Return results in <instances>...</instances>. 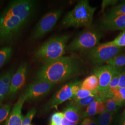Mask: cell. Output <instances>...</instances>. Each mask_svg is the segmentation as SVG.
<instances>
[{"label":"cell","mask_w":125,"mask_h":125,"mask_svg":"<svg viewBox=\"0 0 125 125\" xmlns=\"http://www.w3.org/2000/svg\"><path fill=\"white\" fill-rule=\"evenodd\" d=\"M37 2L33 0H14L0 14V46L15 40L31 21L35 12Z\"/></svg>","instance_id":"1"},{"label":"cell","mask_w":125,"mask_h":125,"mask_svg":"<svg viewBox=\"0 0 125 125\" xmlns=\"http://www.w3.org/2000/svg\"><path fill=\"white\" fill-rule=\"evenodd\" d=\"M82 68V62L78 57L63 56L52 62L44 64L37 72L36 80L55 85L78 75Z\"/></svg>","instance_id":"2"},{"label":"cell","mask_w":125,"mask_h":125,"mask_svg":"<svg viewBox=\"0 0 125 125\" xmlns=\"http://www.w3.org/2000/svg\"><path fill=\"white\" fill-rule=\"evenodd\" d=\"M70 35L54 36L46 41L34 53L37 59L44 64L56 61L64 56Z\"/></svg>","instance_id":"3"},{"label":"cell","mask_w":125,"mask_h":125,"mask_svg":"<svg viewBox=\"0 0 125 125\" xmlns=\"http://www.w3.org/2000/svg\"><path fill=\"white\" fill-rule=\"evenodd\" d=\"M96 9L91 7L88 0H80L66 14L62 19V25L65 27H89Z\"/></svg>","instance_id":"4"},{"label":"cell","mask_w":125,"mask_h":125,"mask_svg":"<svg viewBox=\"0 0 125 125\" xmlns=\"http://www.w3.org/2000/svg\"><path fill=\"white\" fill-rule=\"evenodd\" d=\"M102 35L97 30H89L81 32L68 45L66 50L78 51L91 49L99 45Z\"/></svg>","instance_id":"5"},{"label":"cell","mask_w":125,"mask_h":125,"mask_svg":"<svg viewBox=\"0 0 125 125\" xmlns=\"http://www.w3.org/2000/svg\"><path fill=\"white\" fill-rule=\"evenodd\" d=\"M62 12V9H57L46 13L37 24L31 34V40L40 39L51 31L61 16Z\"/></svg>","instance_id":"6"},{"label":"cell","mask_w":125,"mask_h":125,"mask_svg":"<svg viewBox=\"0 0 125 125\" xmlns=\"http://www.w3.org/2000/svg\"><path fill=\"white\" fill-rule=\"evenodd\" d=\"M121 51V48L106 45L104 43L88 51L87 57L93 64L100 65L118 55Z\"/></svg>","instance_id":"7"},{"label":"cell","mask_w":125,"mask_h":125,"mask_svg":"<svg viewBox=\"0 0 125 125\" xmlns=\"http://www.w3.org/2000/svg\"><path fill=\"white\" fill-rule=\"evenodd\" d=\"M81 82L75 81L64 85L58 91L54 94L48 102L46 107L47 109H57L58 105L68 100H71L80 89Z\"/></svg>","instance_id":"8"},{"label":"cell","mask_w":125,"mask_h":125,"mask_svg":"<svg viewBox=\"0 0 125 125\" xmlns=\"http://www.w3.org/2000/svg\"><path fill=\"white\" fill-rule=\"evenodd\" d=\"M119 68H117L109 65H99L94 69L93 74L98 78V91L100 97L107 91L108 87L113 78L121 73Z\"/></svg>","instance_id":"9"},{"label":"cell","mask_w":125,"mask_h":125,"mask_svg":"<svg viewBox=\"0 0 125 125\" xmlns=\"http://www.w3.org/2000/svg\"><path fill=\"white\" fill-rule=\"evenodd\" d=\"M54 85L47 82L35 80L27 87L22 94L26 101L40 98L49 93Z\"/></svg>","instance_id":"10"},{"label":"cell","mask_w":125,"mask_h":125,"mask_svg":"<svg viewBox=\"0 0 125 125\" xmlns=\"http://www.w3.org/2000/svg\"><path fill=\"white\" fill-rule=\"evenodd\" d=\"M27 64L23 62L12 77L8 94L12 96L21 89L25 83L27 73Z\"/></svg>","instance_id":"11"},{"label":"cell","mask_w":125,"mask_h":125,"mask_svg":"<svg viewBox=\"0 0 125 125\" xmlns=\"http://www.w3.org/2000/svg\"><path fill=\"white\" fill-rule=\"evenodd\" d=\"M26 101V99L22 94L8 116L5 125H22L24 118L22 115V108Z\"/></svg>","instance_id":"12"},{"label":"cell","mask_w":125,"mask_h":125,"mask_svg":"<svg viewBox=\"0 0 125 125\" xmlns=\"http://www.w3.org/2000/svg\"><path fill=\"white\" fill-rule=\"evenodd\" d=\"M101 28L108 31L125 30V15L112 18L103 19L101 22Z\"/></svg>","instance_id":"13"},{"label":"cell","mask_w":125,"mask_h":125,"mask_svg":"<svg viewBox=\"0 0 125 125\" xmlns=\"http://www.w3.org/2000/svg\"><path fill=\"white\" fill-rule=\"evenodd\" d=\"M81 110L79 108L70 103L62 113L64 117L68 120L77 123L82 119Z\"/></svg>","instance_id":"14"},{"label":"cell","mask_w":125,"mask_h":125,"mask_svg":"<svg viewBox=\"0 0 125 125\" xmlns=\"http://www.w3.org/2000/svg\"><path fill=\"white\" fill-rule=\"evenodd\" d=\"M99 86L98 78L94 74H92L86 77L81 83L80 89L88 90L97 89Z\"/></svg>","instance_id":"15"},{"label":"cell","mask_w":125,"mask_h":125,"mask_svg":"<svg viewBox=\"0 0 125 125\" xmlns=\"http://www.w3.org/2000/svg\"><path fill=\"white\" fill-rule=\"evenodd\" d=\"M123 15H125V2L112 7L104 15L103 19L112 18Z\"/></svg>","instance_id":"16"},{"label":"cell","mask_w":125,"mask_h":125,"mask_svg":"<svg viewBox=\"0 0 125 125\" xmlns=\"http://www.w3.org/2000/svg\"><path fill=\"white\" fill-rule=\"evenodd\" d=\"M100 98L99 95L90 96L81 99L76 100H71L70 103L74 105L77 107L79 108L82 110L83 107H88L91 103Z\"/></svg>","instance_id":"17"},{"label":"cell","mask_w":125,"mask_h":125,"mask_svg":"<svg viewBox=\"0 0 125 125\" xmlns=\"http://www.w3.org/2000/svg\"><path fill=\"white\" fill-rule=\"evenodd\" d=\"M13 49L11 46H5L0 49V69L11 58Z\"/></svg>","instance_id":"18"},{"label":"cell","mask_w":125,"mask_h":125,"mask_svg":"<svg viewBox=\"0 0 125 125\" xmlns=\"http://www.w3.org/2000/svg\"><path fill=\"white\" fill-rule=\"evenodd\" d=\"M99 95L97 89L94 90H88L86 89H80L77 92L76 94L71 99V100H76L84 98L90 96Z\"/></svg>","instance_id":"19"},{"label":"cell","mask_w":125,"mask_h":125,"mask_svg":"<svg viewBox=\"0 0 125 125\" xmlns=\"http://www.w3.org/2000/svg\"><path fill=\"white\" fill-rule=\"evenodd\" d=\"M106 63L117 68L124 66L125 65V55H118L109 60Z\"/></svg>","instance_id":"20"},{"label":"cell","mask_w":125,"mask_h":125,"mask_svg":"<svg viewBox=\"0 0 125 125\" xmlns=\"http://www.w3.org/2000/svg\"><path fill=\"white\" fill-rule=\"evenodd\" d=\"M106 45H111L121 48L125 46V30L122 31L114 40L105 43Z\"/></svg>","instance_id":"21"},{"label":"cell","mask_w":125,"mask_h":125,"mask_svg":"<svg viewBox=\"0 0 125 125\" xmlns=\"http://www.w3.org/2000/svg\"><path fill=\"white\" fill-rule=\"evenodd\" d=\"M100 99L101 98H99L97 100L94 101L93 103H91L87 107V108L85 111L83 113H82V118H84L93 116L97 114L96 113L97 107Z\"/></svg>","instance_id":"22"},{"label":"cell","mask_w":125,"mask_h":125,"mask_svg":"<svg viewBox=\"0 0 125 125\" xmlns=\"http://www.w3.org/2000/svg\"><path fill=\"white\" fill-rule=\"evenodd\" d=\"M113 120L112 113L104 112L101 114L99 116L98 125H109Z\"/></svg>","instance_id":"23"},{"label":"cell","mask_w":125,"mask_h":125,"mask_svg":"<svg viewBox=\"0 0 125 125\" xmlns=\"http://www.w3.org/2000/svg\"><path fill=\"white\" fill-rule=\"evenodd\" d=\"M103 102L105 105V111L113 113L116 109L118 106L116 102L112 98H108L105 99Z\"/></svg>","instance_id":"24"},{"label":"cell","mask_w":125,"mask_h":125,"mask_svg":"<svg viewBox=\"0 0 125 125\" xmlns=\"http://www.w3.org/2000/svg\"><path fill=\"white\" fill-rule=\"evenodd\" d=\"M11 106L5 104L0 107V123L4 121L9 116Z\"/></svg>","instance_id":"25"},{"label":"cell","mask_w":125,"mask_h":125,"mask_svg":"<svg viewBox=\"0 0 125 125\" xmlns=\"http://www.w3.org/2000/svg\"><path fill=\"white\" fill-rule=\"evenodd\" d=\"M64 117L62 112H56L52 115L50 121V125H61L62 118Z\"/></svg>","instance_id":"26"},{"label":"cell","mask_w":125,"mask_h":125,"mask_svg":"<svg viewBox=\"0 0 125 125\" xmlns=\"http://www.w3.org/2000/svg\"><path fill=\"white\" fill-rule=\"evenodd\" d=\"M10 86V84L5 83L2 76H0V96L5 98L9 94Z\"/></svg>","instance_id":"27"},{"label":"cell","mask_w":125,"mask_h":125,"mask_svg":"<svg viewBox=\"0 0 125 125\" xmlns=\"http://www.w3.org/2000/svg\"><path fill=\"white\" fill-rule=\"evenodd\" d=\"M36 113V110L35 108H33L28 112L27 115L23 119L22 125H30V123L35 115Z\"/></svg>","instance_id":"28"},{"label":"cell","mask_w":125,"mask_h":125,"mask_svg":"<svg viewBox=\"0 0 125 125\" xmlns=\"http://www.w3.org/2000/svg\"><path fill=\"white\" fill-rule=\"evenodd\" d=\"M120 74L121 73L118 74L117 75H116V76H115L112 80L111 81L109 86L107 88V91L110 90V89H116L118 88V86H119V81H120Z\"/></svg>","instance_id":"29"},{"label":"cell","mask_w":125,"mask_h":125,"mask_svg":"<svg viewBox=\"0 0 125 125\" xmlns=\"http://www.w3.org/2000/svg\"><path fill=\"white\" fill-rule=\"evenodd\" d=\"M117 0H103L102 4V12H103L104 11L105 9L110 5H113L115 4L117 2Z\"/></svg>","instance_id":"30"},{"label":"cell","mask_w":125,"mask_h":125,"mask_svg":"<svg viewBox=\"0 0 125 125\" xmlns=\"http://www.w3.org/2000/svg\"><path fill=\"white\" fill-rule=\"evenodd\" d=\"M105 111V103L101 99L99 102L97 107V114H102Z\"/></svg>","instance_id":"31"},{"label":"cell","mask_w":125,"mask_h":125,"mask_svg":"<svg viewBox=\"0 0 125 125\" xmlns=\"http://www.w3.org/2000/svg\"><path fill=\"white\" fill-rule=\"evenodd\" d=\"M118 88H125V71L121 72Z\"/></svg>","instance_id":"32"},{"label":"cell","mask_w":125,"mask_h":125,"mask_svg":"<svg viewBox=\"0 0 125 125\" xmlns=\"http://www.w3.org/2000/svg\"><path fill=\"white\" fill-rule=\"evenodd\" d=\"M77 123L75 122H73L68 120L66 118L63 117L61 121V125H76Z\"/></svg>","instance_id":"33"},{"label":"cell","mask_w":125,"mask_h":125,"mask_svg":"<svg viewBox=\"0 0 125 125\" xmlns=\"http://www.w3.org/2000/svg\"><path fill=\"white\" fill-rule=\"evenodd\" d=\"M91 120V119L89 118H86L82 121L81 125H90V122Z\"/></svg>","instance_id":"34"},{"label":"cell","mask_w":125,"mask_h":125,"mask_svg":"<svg viewBox=\"0 0 125 125\" xmlns=\"http://www.w3.org/2000/svg\"><path fill=\"white\" fill-rule=\"evenodd\" d=\"M90 125H97V124L94 121L91 120L90 122Z\"/></svg>","instance_id":"35"},{"label":"cell","mask_w":125,"mask_h":125,"mask_svg":"<svg viewBox=\"0 0 125 125\" xmlns=\"http://www.w3.org/2000/svg\"><path fill=\"white\" fill-rule=\"evenodd\" d=\"M125 125V121H124L123 123V125Z\"/></svg>","instance_id":"36"},{"label":"cell","mask_w":125,"mask_h":125,"mask_svg":"<svg viewBox=\"0 0 125 125\" xmlns=\"http://www.w3.org/2000/svg\"></svg>","instance_id":"37"},{"label":"cell","mask_w":125,"mask_h":125,"mask_svg":"<svg viewBox=\"0 0 125 125\" xmlns=\"http://www.w3.org/2000/svg\"><path fill=\"white\" fill-rule=\"evenodd\" d=\"M31 125V124H30V125Z\"/></svg>","instance_id":"38"}]
</instances>
